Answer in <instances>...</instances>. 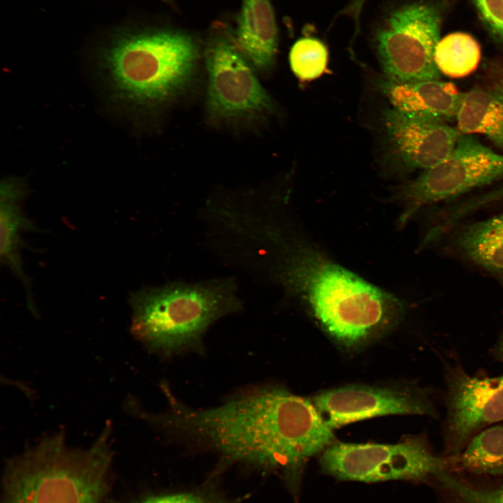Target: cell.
<instances>
[{
  "label": "cell",
  "mask_w": 503,
  "mask_h": 503,
  "mask_svg": "<svg viewBox=\"0 0 503 503\" xmlns=\"http://www.w3.org/2000/svg\"><path fill=\"white\" fill-rule=\"evenodd\" d=\"M168 408L152 421L168 436L236 465L284 479L326 446L329 429L312 402L274 385L247 387L217 406L194 409L165 388Z\"/></svg>",
  "instance_id": "obj_1"
},
{
  "label": "cell",
  "mask_w": 503,
  "mask_h": 503,
  "mask_svg": "<svg viewBox=\"0 0 503 503\" xmlns=\"http://www.w3.org/2000/svg\"><path fill=\"white\" fill-rule=\"evenodd\" d=\"M255 210L241 231L243 267L268 276L302 302L322 328L347 347L363 345L402 319L404 306L326 256L273 217Z\"/></svg>",
  "instance_id": "obj_2"
},
{
  "label": "cell",
  "mask_w": 503,
  "mask_h": 503,
  "mask_svg": "<svg viewBox=\"0 0 503 503\" xmlns=\"http://www.w3.org/2000/svg\"><path fill=\"white\" fill-rule=\"evenodd\" d=\"M99 39L96 57L112 92L143 115L168 110L198 82L203 48L187 33L128 19Z\"/></svg>",
  "instance_id": "obj_3"
},
{
  "label": "cell",
  "mask_w": 503,
  "mask_h": 503,
  "mask_svg": "<svg viewBox=\"0 0 503 503\" xmlns=\"http://www.w3.org/2000/svg\"><path fill=\"white\" fill-rule=\"evenodd\" d=\"M110 432L107 426L87 449L68 446L60 432L9 459L1 503H105L112 481Z\"/></svg>",
  "instance_id": "obj_4"
},
{
  "label": "cell",
  "mask_w": 503,
  "mask_h": 503,
  "mask_svg": "<svg viewBox=\"0 0 503 503\" xmlns=\"http://www.w3.org/2000/svg\"><path fill=\"white\" fill-rule=\"evenodd\" d=\"M130 304L133 335L150 351L168 358L203 352L208 328L243 308L233 277L144 287L131 296Z\"/></svg>",
  "instance_id": "obj_5"
},
{
  "label": "cell",
  "mask_w": 503,
  "mask_h": 503,
  "mask_svg": "<svg viewBox=\"0 0 503 503\" xmlns=\"http://www.w3.org/2000/svg\"><path fill=\"white\" fill-rule=\"evenodd\" d=\"M203 61L208 123L233 130H253L268 123L275 105L228 24L217 22L210 27Z\"/></svg>",
  "instance_id": "obj_6"
},
{
  "label": "cell",
  "mask_w": 503,
  "mask_h": 503,
  "mask_svg": "<svg viewBox=\"0 0 503 503\" xmlns=\"http://www.w3.org/2000/svg\"><path fill=\"white\" fill-rule=\"evenodd\" d=\"M322 471L342 481H421L454 469L455 455L439 456L422 437L394 444L334 442L320 457Z\"/></svg>",
  "instance_id": "obj_7"
},
{
  "label": "cell",
  "mask_w": 503,
  "mask_h": 503,
  "mask_svg": "<svg viewBox=\"0 0 503 503\" xmlns=\"http://www.w3.org/2000/svg\"><path fill=\"white\" fill-rule=\"evenodd\" d=\"M503 177V154L472 135L461 134L452 152L404 186L397 198L403 205L402 226L427 205L464 194Z\"/></svg>",
  "instance_id": "obj_8"
},
{
  "label": "cell",
  "mask_w": 503,
  "mask_h": 503,
  "mask_svg": "<svg viewBox=\"0 0 503 503\" xmlns=\"http://www.w3.org/2000/svg\"><path fill=\"white\" fill-rule=\"evenodd\" d=\"M439 24L437 10L424 3L408 4L391 14L376 41L383 68L391 80L439 79L435 61Z\"/></svg>",
  "instance_id": "obj_9"
},
{
  "label": "cell",
  "mask_w": 503,
  "mask_h": 503,
  "mask_svg": "<svg viewBox=\"0 0 503 503\" xmlns=\"http://www.w3.org/2000/svg\"><path fill=\"white\" fill-rule=\"evenodd\" d=\"M445 381V454L457 455L484 428L503 421V374L472 375L456 365Z\"/></svg>",
  "instance_id": "obj_10"
},
{
  "label": "cell",
  "mask_w": 503,
  "mask_h": 503,
  "mask_svg": "<svg viewBox=\"0 0 503 503\" xmlns=\"http://www.w3.org/2000/svg\"><path fill=\"white\" fill-rule=\"evenodd\" d=\"M332 430L372 417L393 415L438 416L429 393L415 387L392 389L351 386L326 391L311 400Z\"/></svg>",
  "instance_id": "obj_11"
},
{
  "label": "cell",
  "mask_w": 503,
  "mask_h": 503,
  "mask_svg": "<svg viewBox=\"0 0 503 503\" xmlns=\"http://www.w3.org/2000/svg\"><path fill=\"white\" fill-rule=\"evenodd\" d=\"M387 136L409 168L425 170L439 163L455 147L461 133L446 122L407 115L395 109L384 115Z\"/></svg>",
  "instance_id": "obj_12"
},
{
  "label": "cell",
  "mask_w": 503,
  "mask_h": 503,
  "mask_svg": "<svg viewBox=\"0 0 503 503\" xmlns=\"http://www.w3.org/2000/svg\"><path fill=\"white\" fill-rule=\"evenodd\" d=\"M393 109L410 115L443 122L455 119L462 94L451 82L425 80L385 83Z\"/></svg>",
  "instance_id": "obj_13"
},
{
  "label": "cell",
  "mask_w": 503,
  "mask_h": 503,
  "mask_svg": "<svg viewBox=\"0 0 503 503\" xmlns=\"http://www.w3.org/2000/svg\"><path fill=\"white\" fill-rule=\"evenodd\" d=\"M245 57L256 71L273 66L278 47V28L270 0H242L233 30Z\"/></svg>",
  "instance_id": "obj_14"
},
{
  "label": "cell",
  "mask_w": 503,
  "mask_h": 503,
  "mask_svg": "<svg viewBox=\"0 0 503 503\" xmlns=\"http://www.w3.org/2000/svg\"><path fill=\"white\" fill-rule=\"evenodd\" d=\"M25 184L18 179L3 180L1 187L0 258L3 263L22 281L27 291L29 305L33 303L30 283L22 267L20 249L23 246L21 233L38 228L21 210L19 203L26 195ZM32 308V307H31Z\"/></svg>",
  "instance_id": "obj_15"
},
{
  "label": "cell",
  "mask_w": 503,
  "mask_h": 503,
  "mask_svg": "<svg viewBox=\"0 0 503 503\" xmlns=\"http://www.w3.org/2000/svg\"><path fill=\"white\" fill-rule=\"evenodd\" d=\"M455 119L461 134L484 135L503 152V84L490 82L462 94Z\"/></svg>",
  "instance_id": "obj_16"
},
{
  "label": "cell",
  "mask_w": 503,
  "mask_h": 503,
  "mask_svg": "<svg viewBox=\"0 0 503 503\" xmlns=\"http://www.w3.org/2000/svg\"><path fill=\"white\" fill-rule=\"evenodd\" d=\"M454 244L476 265L503 274V212L462 226L455 235Z\"/></svg>",
  "instance_id": "obj_17"
},
{
  "label": "cell",
  "mask_w": 503,
  "mask_h": 503,
  "mask_svg": "<svg viewBox=\"0 0 503 503\" xmlns=\"http://www.w3.org/2000/svg\"><path fill=\"white\" fill-rule=\"evenodd\" d=\"M454 469L479 475L503 474V424L481 430L455 455Z\"/></svg>",
  "instance_id": "obj_18"
},
{
  "label": "cell",
  "mask_w": 503,
  "mask_h": 503,
  "mask_svg": "<svg viewBox=\"0 0 503 503\" xmlns=\"http://www.w3.org/2000/svg\"><path fill=\"white\" fill-rule=\"evenodd\" d=\"M481 57V46L470 34L453 32L440 38L435 50V61L439 71L452 78H460L473 73Z\"/></svg>",
  "instance_id": "obj_19"
},
{
  "label": "cell",
  "mask_w": 503,
  "mask_h": 503,
  "mask_svg": "<svg viewBox=\"0 0 503 503\" xmlns=\"http://www.w3.org/2000/svg\"><path fill=\"white\" fill-rule=\"evenodd\" d=\"M126 503H234L211 478L191 488L150 491L132 498Z\"/></svg>",
  "instance_id": "obj_20"
},
{
  "label": "cell",
  "mask_w": 503,
  "mask_h": 503,
  "mask_svg": "<svg viewBox=\"0 0 503 503\" xmlns=\"http://www.w3.org/2000/svg\"><path fill=\"white\" fill-rule=\"evenodd\" d=\"M328 59V50L324 43L311 37L296 41L289 54L291 68L302 80H314L321 75L326 71Z\"/></svg>",
  "instance_id": "obj_21"
},
{
  "label": "cell",
  "mask_w": 503,
  "mask_h": 503,
  "mask_svg": "<svg viewBox=\"0 0 503 503\" xmlns=\"http://www.w3.org/2000/svg\"><path fill=\"white\" fill-rule=\"evenodd\" d=\"M449 503H503V483L497 488L473 486L451 472L435 477Z\"/></svg>",
  "instance_id": "obj_22"
},
{
  "label": "cell",
  "mask_w": 503,
  "mask_h": 503,
  "mask_svg": "<svg viewBox=\"0 0 503 503\" xmlns=\"http://www.w3.org/2000/svg\"><path fill=\"white\" fill-rule=\"evenodd\" d=\"M491 33L503 43V0H472Z\"/></svg>",
  "instance_id": "obj_23"
},
{
  "label": "cell",
  "mask_w": 503,
  "mask_h": 503,
  "mask_svg": "<svg viewBox=\"0 0 503 503\" xmlns=\"http://www.w3.org/2000/svg\"><path fill=\"white\" fill-rule=\"evenodd\" d=\"M503 199V187L492 192L487 193L481 197H477L469 201V207L472 210L481 208L491 203L500 201Z\"/></svg>",
  "instance_id": "obj_24"
},
{
  "label": "cell",
  "mask_w": 503,
  "mask_h": 503,
  "mask_svg": "<svg viewBox=\"0 0 503 503\" xmlns=\"http://www.w3.org/2000/svg\"><path fill=\"white\" fill-rule=\"evenodd\" d=\"M366 1L367 0H352L341 12V14L347 15L354 20L356 28H358L360 14Z\"/></svg>",
  "instance_id": "obj_25"
},
{
  "label": "cell",
  "mask_w": 503,
  "mask_h": 503,
  "mask_svg": "<svg viewBox=\"0 0 503 503\" xmlns=\"http://www.w3.org/2000/svg\"><path fill=\"white\" fill-rule=\"evenodd\" d=\"M488 74L490 82L503 84V60L492 62L488 68Z\"/></svg>",
  "instance_id": "obj_26"
},
{
  "label": "cell",
  "mask_w": 503,
  "mask_h": 503,
  "mask_svg": "<svg viewBox=\"0 0 503 503\" xmlns=\"http://www.w3.org/2000/svg\"><path fill=\"white\" fill-rule=\"evenodd\" d=\"M495 353L496 357L503 363V336L495 347Z\"/></svg>",
  "instance_id": "obj_27"
},
{
  "label": "cell",
  "mask_w": 503,
  "mask_h": 503,
  "mask_svg": "<svg viewBox=\"0 0 503 503\" xmlns=\"http://www.w3.org/2000/svg\"><path fill=\"white\" fill-rule=\"evenodd\" d=\"M160 1H163V2H165V3H169V4H172V3H173V1H172V0H160Z\"/></svg>",
  "instance_id": "obj_28"
}]
</instances>
